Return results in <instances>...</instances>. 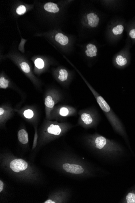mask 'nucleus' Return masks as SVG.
Masks as SVG:
<instances>
[{
  "instance_id": "21",
  "label": "nucleus",
  "mask_w": 135,
  "mask_h": 203,
  "mask_svg": "<svg viewBox=\"0 0 135 203\" xmlns=\"http://www.w3.org/2000/svg\"><path fill=\"white\" fill-rule=\"evenodd\" d=\"M21 69L23 71L26 73H28L30 71V67L27 63L23 62L20 64Z\"/></svg>"
},
{
  "instance_id": "17",
  "label": "nucleus",
  "mask_w": 135,
  "mask_h": 203,
  "mask_svg": "<svg viewBox=\"0 0 135 203\" xmlns=\"http://www.w3.org/2000/svg\"><path fill=\"white\" fill-rule=\"evenodd\" d=\"M73 112L72 109L68 107H63L60 109L59 113L60 116L63 117L68 116Z\"/></svg>"
},
{
  "instance_id": "24",
  "label": "nucleus",
  "mask_w": 135,
  "mask_h": 203,
  "mask_svg": "<svg viewBox=\"0 0 135 203\" xmlns=\"http://www.w3.org/2000/svg\"><path fill=\"white\" fill-rule=\"evenodd\" d=\"M129 35L131 39L135 40V28H132L129 30Z\"/></svg>"
},
{
  "instance_id": "4",
  "label": "nucleus",
  "mask_w": 135,
  "mask_h": 203,
  "mask_svg": "<svg viewBox=\"0 0 135 203\" xmlns=\"http://www.w3.org/2000/svg\"><path fill=\"white\" fill-rule=\"evenodd\" d=\"M104 19V15L100 11H91L85 16L84 24L89 28L96 29L101 25Z\"/></svg>"
},
{
  "instance_id": "7",
  "label": "nucleus",
  "mask_w": 135,
  "mask_h": 203,
  "mask_svg": "<svg viewBox=\"0 0 135 203\" xmlns=\"http://www.w3.org/2000/svg\"><path fill=\"white\" fill-rule=\"evenodd\" d=\"M28 164L25 161L22 159H16L10 163V167L12 171L18 173L24 171L27 168Z\"/></svg>"
},
{
  "instance_id": "9",
  "label": "nucleus",
  "mask_w": 135,
  "mask_h": 203,
  "mask_svg": "<svg viewBox=\"0 0 135 203\" xmlns=\"http://www.w3.org/2000/svg\"><path fill=\"white\" fill-rule=\"evenodd\" d=\"M128 63L126 56L122 54V52L117 54L112 59V64L116 67H120L125 66Z\"/></svg>"
},
{
  "instance_id": "1",
  "label": "nucleus",
  "mask_w": 135,
  "mask_h": 203,
  "mask_svg": "<svg viewBox=\"0 0 135 203\" xmlns=\"http://www.w3.org/2000/svg\"><path fill=\"white\" fill-rule=\"evenodd\" d=\"M90 141L99 157L105 159L113 161L120 151L119 145L115 142L97 133L93 135Z\"/></svg>"
},
{
  "instance_id": "14",
  "label": "nucleus",
  "mask_w": 135,
  "mask_h": 203,
  "mask_svg": "<svg viewBox=\"0 0 135 203\" xmlns=\"http://www.w3.org/2000/svg\"><path fill=\"white\" fill-rule=\"evenodd\" d=\"M44 8L47 11L51 13H57L60 11V9L58 8L57 5L53 3H48L45 4Z\"/></svg>"
},
{
  "instance_id": "2",
  "label": "nucleus",
  "mask_w": 135,
  "mask_h": 203,
  "mask_svg": "<svg viewBox=\"0 0 135 203\" xmlns=\"http://www.w3.org/2000/svg\"><path fill=\"white\" fill-rule=\"evenodd\" d=\"M88 86L93 94L98 105L111 125L112 128L116 132L120 134H122L123 131L122 124H121L120 121L113 111L111 108L110 107L107 101L104 100L103 97L97 92L92 87H91L90 85H88Z\"/></svg>"
},
{
  "instance_id": "22",
  "label": "nucleus",
  "mask_w": 135,
  "mask_h": 203,
  "mask_svg": "<svg viewBox=\"0 0 135 203\" xmlns=\"http://www.w3.org/2000/svg\"><path fill=\"white\" fill-rule=\"evenodd\" d=\"M16 12L20 15H22L25 13L26 11V8L23 5H20L16 9Z\"/></svg>"
},
{
  "instance_id": "27",
  "label": "nucleus",
  "mask_w": 135,
  "mask_h": 203,
  "mask_svg": "<svg viewBox=\"0 0 135 203\" xmlns=\"http://www.w3.org/2000/svg\"><path fill=\"white\" fill-rule=\"evenodd\" d=\"M45 203H55V202H53L51 200H47L46 201H45V202H44Z\"/></svg>"
},
{
  "instance_id": "15",
  "label": "nucleus",
  "mask_w": 135,
  "mask_h": 203,
  "mask_svg": "<svg viewBox=\"0 0 135 203\" xmlns=\"http://www.w3.org/2000/svg\"><path fill=\"white\" fill-rule=\"evenodd\" d=\"M58 79L61 82H65L67 81L69 76L68 72L67 69H61L59 70Z\"/></svg>"
},
{
  "instance_id": "10",
  "label": "nucleus",
  "mask_w": 135,
  "mask_h": 203,
  "mask_svg": "<svg viewBox=\"0 0 135 203\" xmlns=\"http://www.w3.org/2000/svg\"><path fill=\"white\" fill-rule=\"evenodd\" d=\"M119 1L113 0H99L100 5L109 11H113L116 9Z\"/></svg>"
},
{
  "instance_id": "16",
  "label": "nucleus",
  "mask_w": 135,
  "mask_h": 203,
  "mask_svg": "<svg viewBox=\"0 0 135 203\" xmlns=\"http://www.w3.org/2000/svg\"><path fill=\"white\" fill-rule=\"evenodd\" d=\"M55 101L51 96H47L45 99V104L47 108H52L54 107Z\"/></svg>"
},
{
  "instance_id": "20",
  "label": "nucleus",
  "mask_w": 135,
  "mask_h": 203,
  "mask_svg": "<svg viewBox=\"0 0 135 203\" xmlns=\"http://www.w3.org/2000/svg\"><path fill=\"white\" fill-rule=\"evenodd\" d=\"M35 66L39 69H42L44 67V62L41 58H37L34 62Z\"/></svg>"
},
{
  "instance_id": "23",
  "label": "nucleus",
  "mask_w": 135,
  "mask_h": 203,
  "mask_svg": "<svg viewBox=\"0 0 135 203\" xmlns=\"http://www.w3.org/2000/svg\"><path fill=\"white\" fill-rule=\"evenodd\" d=\"M24 115L26 118H31L34 116V113L31 110H27L24 112Z\"/></svg>"
},
{
  "instance_id": "11",
  "label": "nucleus",
  "mask_w": 135,
  "mask_h": 203,
  "mask_svg": "<svg viewBox=\"0 0 135 203\" xmlns=\"http://www.w3.org/2000/svg\"><path fill=\"white\" fill-rule=\"evenodd\" d=\"M55 40L63 46H67L70 42L69 37L62 33H58L55 35Z\"/></svg>"
},
{
  "instance_id": "19",
  "label": "nucleus",
  "mask_w": 135,
  "mask_h": 203,
  "mask_svg": "<svg viewBox=\"0 0 135 203\" xmlns=\"http://www.w3.org/2000/svg\"><path fill=\"white\" fill-rule=\"evenodd\" d=\"M8 80L5 79L3 77H1L0 78V88L1 89H5L8 87Z\"/></svg>"
},
{
  "instance_id": "3",
  "label": "nucleus",
  "mask_w": 135,
  "mask_h": 203,
  "mask_svg": "<svg viewBox=\"0 0 135 203\" xmlns=\"http://www.w3.org/2000/svg\"><path fill=\"white\" fill-rule=\"evenodd\" d=\"M124 30L122 23L117 18L112 19L109 21L105 32L106 41L110 45L115 44L119 40Z\"/></svg>"
},
{
  "instance_id": "26",
  "label": "nucleus",
  "mask_w": 135,
  "mask_h": 203,
  "mask_svg": "<svg viewBox=\"0 0 135 203\" xmlns=\"http://www.w3.org/2000/svg\"><path fill=\"white\" fill-rule=\"evenodd\" d=\"M4 110L3 109L1 108H0V115L1 116L4 113Z\"/></svg>"
},
{
  "instance_id": "8",
  "label": "nucleus",
  "mask_w": 135,
  "mask_h": 203,
  "mask_svg": "<svg viewBox=\"0 0 135 203\" xmlns=\"http://www.w3.org/2000/svg\"><path fill=\"white\" fill-rule=\"evenodd\" d=\"M85 52L87 57L94 59L96 58L99 53V46L96 43H89L86 45Z\"/></svg>"
},
{
  "instance_id": "25",
  "label": "nucleus",
  "mask_w": 135,
  "mask_h": 203,
  "mask_svg": "<svg viewBox=\"0 0 135 203\" xmlns=\"http://www.w3.org/2000/svg\"><path fill=\"white\" fill-rule=\"evenodd\" d=\"M4 184L1 181H0V192H1L3 188Z\"/></svg>"
},
{
  "instance_id": "6",
  "label": "nucleus",
  "mask_w": 135,
  "mask_h": 203,
  "mask_svg": "<svg viewBox=\"0 0 135 203\" xmlns=\"http://www.w3.org/2000/svg\"><path fill=\"white\" fill-rule=\"evenodd\" d=\"M63 168L67 173L76 175L83 174L85 171L83 167L77 164L64 163L63 165Z\"/></svg>"
},
{
  "instance_id": "13",
  "label": "nucleus",
  "mask_w": 135,
  "mask_h": 203,
  "mask_svg": "<svg viewBox=\"0 0 135 203\" xmlns=\"http://www.w3.org/2000/svg\"><path fill=\"white\" fill-rule=\"evenodd\" d=\"M47 130L48 133L55 136H59L62 132V129L60 126L53 124H51L49 127H48Z\"/></svg>"
},
{
  "instance_id": "12",
  "label": "nucleus",
  "mask_w": 135,
  "mask_h": 203,
  "mask_svg": "<svg viewBox=\"0 0 135 203\" xmlns=\"http://www.w3.org/2000/svg\"><path fill=\"white\" fill-rule=\"evenodd\" d=\"M18 138L22 144H26L28 142V134L24 129L20 130L18 132Z\"/></svg>"
},
{
  "instance_id": "5",
  "label": "nucleus",
  "mask_w": 135,
  "mask_h": 203,
  "mask_svg": "<svg viewBox=\"0 0 135 203\" xmlns=\"http://www.w3.org/2000/svg\"><path fill=\"white\" fill-rule=\"evenodd\" d=\"M80 119L83 124L86 126H96L100 120V115L96 112H83L81 114Z\"/></svg>"
},
{
  "instance_id": "18",
  "label": "nucleus",
  "mask_w": 135,
  "mask_h": 203,
  "mask_svg": "<svg viewBox=\"0 0 135 203\" xmlns=\"http://www.w3.org/2000/svg\"><path fill=\"white\" fill-rule=\"evenodd\" d=\"M126 203H135V193L134 192H129L125 197Z\"/></svg>"
}]
</instances>
